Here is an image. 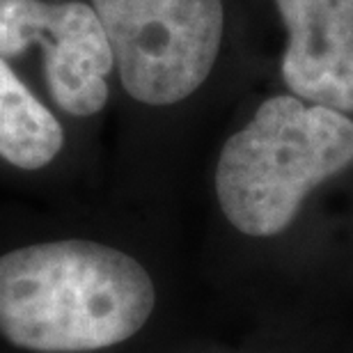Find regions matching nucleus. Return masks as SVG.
Segmentation results:
<instances>
[{"label":"nucleus","instance_id":"1","mask_svg":"<svg viewBox=\"0 0 353 353\" xmlns=\"http://www.w3.org/2000/svg\"><path fill=\"white\" fill-rule=\"evenodd\" d=\"M351 168L353 117L294 94L266 99L228 136L214 168V197L243 250L216 292L232 316L296 301L282 245L316 190Z\"/></svg>","mask_w":353,"mask_h":353},{"label":"nucleus","instance_id":"2","mask_svg":"<svg viewBox=\"0 0 353 353\" xmlns=\"http://www.w3.org/2000/svg\"><path fill=\"white\" fill-rule=\"evenodd\" d=\"M163 307L152 266L115 243L55 239L0 255V337L32 353H115Z\"/></svg>","mask_w":353,"mask_h":353},{"label":"nucleus","instance_id":"3","mask_svg":"<svg viewBox=\"0 0 353 353\" xmlns=\"http://www.w3.org/2000/svg\"><path fill=\"white\" fill-rule=\"evenodd\" d=\"M122 88L163 108L209 79L223 41V0H92Z\"/></svg>","mask_w":353,"mask_h":353},{"label":"nucleus","instance_id":"4","mask_svg":"<svg viewBox=\"0 0 353 353\" xmlns=\"http://www.w3.org/2000/svg\"><path fill=\"white\" fill-rule=\"evenodd\" d=\"M32 41L44 46L46 85L60 110L76 117L103 110L115 53L94 7L79 0H0V55L19 58Z\"/></svg>","mask_w":353,"mask_h":353},{"label":"nucleus","instance_id":"5","mask_svg":"<svg viewBox=\"0 0 353 353\" xmlns=\"http://www.w3.org/2000/svg\"><path fill=\"white\" fill-rule=\"evenodd\" d=\"M289 32L282 81L294 97L353 117V0H275Z\"/></svg>","mask_w":353,"mask_h":353},{"label":"nucleus","instance_id":"6","mask_svg":"<svg viewBox=\"0 0 353 353\" xmlns=\"http://www.w3.org/2000/svg\"><path fill=\"white\" fill-rule=\"evenodd\" d=\"M236 321L234 335L193 353H353V294L292 301Z\"/></svg>","mask_w":353,"mask_h":353},{"label":"nucleus","instance_id":"7","mask_svg":"<svg viewBox=\"0 0 353 353\" xmlns=\"http://www.w3.org/2000/svg\"><path fill=\"white\" fill-rule=\"evenodd\" d=\"M62 147V124L0 55V159L21 170H41Z\"/></svg>","mask_w":353,"mask_h":353}]
</instances>
